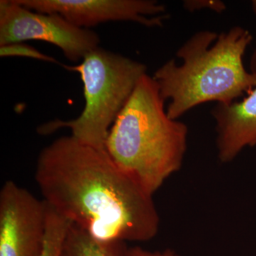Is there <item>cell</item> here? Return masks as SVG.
Listing matches in <instances>:
<instances>
[{"label":"cell","instance_id":"cell-1","mask_svg":"<svg viewBox=\"0 0 256 256\" xmlns=\"http://www.w3.org/2000/svg\"><path fill=\"white\" fill-rule=\"evenodd\" d=\"M35 180L44 201L102 242H146L159 230L152 196L120 169L106 150L73 136L40 152Z\"/></svg>","mask_w":256,"mask_h":256},{"label":"cell","instance_id":"cell-2","mask_svg":"<svg viewBox=\"0 0 256 256\" xmlns=\"http://www.w3.org/2000/svg\"><path fill=\"white\" fill-rule=\"evenodd\" d=\"M252 34L240 26L218 35L196 32L178 50L181 58L168 60L156 70L160 95L170 104L166 112L178 120L193 108L210 101L230 104L256 86V75L244 66Z\"/></svg>","mask_w":256,"mask_h":256},{"label":"cell","instance_id":"cell-3","mask_svg":"<svg viewBox=\"0 0 256 256\" xmlns=\"http://www.w3.org/2000/svg\"><path fill=\"white\" fill-rule=\"evenodd\" d=\"M188 128L170 118L158 84L146 74L110 128L106 150L153 196L182 164Z\"/></svg>","mask_w":256,"mask_h":256},{"label":"cell","instance_id":"cell-4","mask_svg":"<svg viewBox=\"0 0 256 256\" xmlns=\"http://www.w3.org/2000/svg\"><path fill=\"white\" fill-rule=\"evenodd\" d=\"M64 67L80 75L85 107L77 118L50 121L40 126L37 132L47 136L68 128L72 136L80 142L106 150L110 128L140 79L146 74V66L98 47L86 56L78 65Z\"/></svg>","mask_w":256,"mask_h":256},{"label":"cell","instance_id":"cell-5","mask_svg":"<svg viewBox=\"0 0 256 256\" xmlns=\"http://www.w3.org/2000/svg\"><path fill=\"white\" fill-rule=\"evenodd\" d=\"M28 40L54 45L73 62L84 60L100 44L96 32L78 28L62 15L32 11L16 0H1L0 46Z\"/></svg>","mask_w":256,"mask_h":256},{"label":"cell","instance_id":"cell-6","mask_svg":"<svg viewBox=\"0 0 256 256\" xmlns=\"http://www.w3.org/2000/svg\"><path fill=\"white\" fill-rule=\"evenodd\" d=\"M47 206L12 180L0 191V256H38L46 234Z\"/></svg>","mask_w":256,"mask_h":256},{"label":"cell","instance_id":"cell-7","mask_svg":"<svg viewBox=\"0 0 256 256\" xmlns=\"http://www.w3.org/2000/svg\"><path fill=\"white\" fill-rule=\"evenodd\" d=\"M42 13L62 15L78 28H89L108 22L126 21L146 26L162 25L164 5L154 0H16Z\"/></svg>","mask_w":256,"mask_h":256},{"label":"cell","instance_id":"cell-8","mask_svg":"<svg viewBox=\"0 0 256 256\" xmlns=\"http://www.w3.org/2000/svg\"><path fill=\"white\" fill-rule=\"evenodd\" d=\"M256 75V48L250 58ZM216 122L218 159L227 163L247 146H256V86L242 100L217 104L212 111Z\"/></svg>","mask_w":256,"mask_h":256},{"label":"cell","instance_id":"cell-9","mask_svg":"<svg viewBox=\"0 0 256 256\" xmlns=\"http://www.w3.org/2000/svg\"><path fill=\"white\" fill-rule=\"evenodd\" d=\"M126 242H102L72 224L64 242L62 256H127Z\"/></svg>","mask_w":256,"mask_h":256},{"label":"cell","instance_id":"cell-10","mask_svg":"<svg viewBox=\"0 0 256 256\" xmlns=\"http://www.w3.org/2000/svg\"><path fill=\"white\" fill-rule=\"evenodd\" d=\"M47 206L46 234L38 256H62L64 242L72 223Z\"/></svg>","mask_w":256,"mask_h":256},{"label":"cell","instance_id":"cell-11","mask_svg":"<svg viewBox=\"0 0 256 256\" xmlns=\"http://www.w3.org/2000/svg\"><path fill=\"white\" fill-rule=\"evenodd\" d=\"M0 56L1 57H26L50 63H58L55 58L42 53L34 47L24 42L9 44L0 46Z\"/></svg>","mask_w":256,"mask_h":256},{"label":"cell","instance_id":"cell-12","mask_svg":"<svg viewBox=\"0 0 256 256\" xmlns=\"http://www.w3.org/2000/svg\"><path fill=\"white\" fill-rule=\"evenodd\" d=\"M185 9L194 12L195 10L210 9L216 12H222L226 10V5L220 1L214 0H190L184 3Z\"/></svg>","mask_w":256,"mask_h":256},{"label":"cell","instance_id":"cell-13","mask_svg":"<svg viewBox=\"0 0 256 256\" xmlns=\"http://www.w3.org/2000/svg\"><path fill=\"white\" fill-rule=\"evenodd\" d=\"M127 256H182L171 249L162 252H150L140 246L128 247Z\"/></svg>","mask_w":256,"mask_h":256},{"label":"cell","instance_id":"cell-14","mask_svg":"<svg viewBox=\"0 0 256 256\" xmlns=\"http://www.w3.org/2000/svg\"><path fill=\"white\" fill-rule=\"evenodd\" d=\"M252 8L254 13L256 14V0L252 2Z\"/></svg>","mask_w":256,"mask_h":256}]
</instances>
